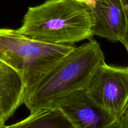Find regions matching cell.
Masks as SVG:
<instances>
[{"mask_svg": "<svg viewBox=\"0 0 128 128\" xmlns=\"http://www.w3.org/2000/svg\"><path fill=\"white\" fill-rule=\"evenodd\" d=\"M84 90L92 100L117 118L128 102V66H110L104 61Z\"/></svg>", "mask_w": 128, "mask_h": 128, "instance_id": "cell-4", "label": "cell"}, {"mask_svg": "<svg viewBox=\"0 0 128 128\" xmlns=\"http://www.w3.org/2000/svg\"><path fill=\"white\" fill-rule=\"evenodd\" d=\"M4 128H76L62 111L58 108L51 107L33 112L24 120L13 124L5 125Z\"/></svg>", "mask_w": 128, "mask_h": 128, "instance_id": "cell-8", "label": "cell"}, {"mask_svg": "<svg viewBox=\"0 0 128 128\" xmlns=\"http://www.w3.org/2000/svg\"><path fill=\"white\" fill-rule=\"evenodd\" d=\"M77 1H80V2H83V3L86 4L90 6V7L92 6L93 2H94V0H77Z\"/></svg>", "mask_w": 128, "mask_h": 128, "instance_id": "cell-11", "label": "cell"}, {"mask_svg": "<svg viewBox=\"0 0 128 128\" xmlns=\"http://www.w3.org/2000/svg\"><path fill=\"white\" fill-rule=\"evenodd\" d=\"M104 61V53L95 40L75 46L43 76L24 104L30 113L52 107L56 100L84 89Z\"/></svg>", "mask_w": 128, "mask_h": 128, "instance_id": "cell-2", "label": "cell"}, {"mask_svg": "<svg viewBox=\"0 0 128 128\" xmlns=\"http://www.w3.org/2000/svg\"><path fill=\"white\" fill-rule=\"evenodd\" d=\"M126 17V30L122 39L120 42L124 45L128 53V0H121Z\"/></svg>", "mask_w": 128, "mask_h": 128, "instance_id": "cell-10", "label": "cell"}, {"mask_svg": "<svg viewBox=\"0 0 128 128\" xmlns=\"http://www.w3.org/2000/svg\"><path fill=\"white\" fill-rule=\"evenodd\" d=\"M75 47L44 43L23 36L17 29L0 28V60L21 77L25 99L43 76Z\"/></svg>", "mask_w": 128, "mask_h": 128, "instance_id": "cell-3", "label": "cell"}, {"mask_svg": "<svg viewBox=\"0 0 128 128\" xmlns=\"http://www.w3.org/2000/svg\"><path fill=\"white\" fill-rule=\"evenodd\" d=\"M52 107L61 110L76 128H111L117 120L92 100L84 89L56 100Z\"/></svg>", "mask_w": 128, "mask_h": 128, "instance_id": "cell-5", "label": "cell"}, {"mask_svg": "<svg viewBox=\"0 0 128 128\" xmlns=\"http://www.w3.org/2000/svg\"><path fill=\"white\" fill-rule=\"evenodd\" d=\"M111 128H128V102Z\"/></svg>", "mask_w": 128, "mask_h": 128, "instance_id": "cell-9", "label": "cell"}, {"mask_svg": "<svg viewBox=\"0 0 128 128\" xmlns=\"http://www.w3.org/2000/svg\"><path fill=\"white\" fill-rule=\"evenodd\" d=\"M93 36L112 42L120 41L126 30V17L121 0H94Z\"/></svg>", "mask_w": 128, "mask_h": 128, "instance_id": "cell-6", "label": "cell"}, {"mask_svg": "<svg viewBox=\"0 0 128 128\" xmlns=\"http://www.w3.org/2000/svg\"><path fill=\"white\" fill-rule=\"evenodd\" d=\"M5 121L0 118V128H4L5 126Z\"/></svg>", "mask_w": 128, "mask_h": 128, "instance_id": "cell-12", "label": "cell"}, {"mask_svg": "<svg viewBox=\"0 0 128 128\" xmlns=\"http://www.w3.org/2000/svg\"><path fill=\"white\" fill-rule=\"evenodd\" d=\"M25 92L18 74L0 60V118L6 122L24 104Z\"/></svg>", "mask_w": 128, "mask_h": 128, "instance_id": "cell-7", "label": "cell"}, {"mask_svg": "<svg viewBox=\"0 0 128 128\" xmlns=\"http://www.w3.org/2000/svg\"><path fill=\"white\" fill-rule=\"evenodd\" d=\"M94 17L90 6L77 0H47L30 7L19 32L44 43L66 45L93 36Z\"/></svg>", "mask_w": 128, "mask_h": 128, "instance_id": "cell-1", "label": "cell"}]
</instances>
